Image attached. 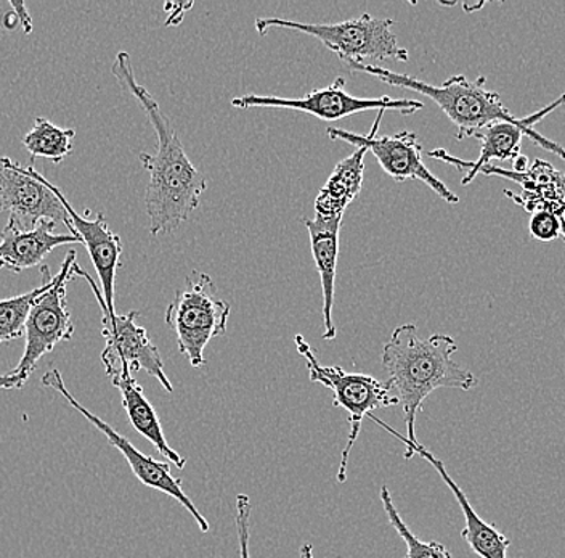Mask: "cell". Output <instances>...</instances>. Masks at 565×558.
Instances as JSON below:
<instances>
[{"instance_id":"1","label":"cell","mask_w":565,"mask_h":558,"mask_svg":"<svg viewBox=\"0 0 565 558\" xmlns=\"http://www.w3.org/2000/svg\"><path fill=\"white\" fill-rule=\"evenodd\" d=\"M111 73L121 90L139 102L157 134L154 155L140 154L141 165L150 175L145 190V210L150 218L151 235L172 234L200 207L201 197L206 192V179L190 161L174 127L153 95L137 83L127 52L116 55Z\"/></svg>"},{"instance_id":"2","label":"cell","mask_w":565,"mask_h":558,"mask_svg":"<svg viewBox=\"0 0 565 558\" xmlns=\"http://www.w3.org/2000/svg\"><path fill=\"white\" fill-rule=\"evenodd\" d=\"M457 341L450 335L434 334L419 338L415 324H404L392 331L381 355L387 370L392 393L402 404L405 414L406 438L416 440V417L423 402L439 388H457L469 391L477 379L471 370L455 362Z\"/></svg>"},{"instance_id":"3","label":"cell","mask_w":565,"mask_h":558,"mask_svg":"<svg viewBox=\"0 0 565 558\" xmlns=\"http://www.w3.org/2000/svg\"><path fill=\"white\" fill-rule=\"evenodd\" d=\"M344 65L352 72L370 74L388 86L404 87L430 98L457 127L458 140L475 137L493 123L522 122V116L512 115L510 109L504 107L500 94L486 90L487 80L483 76L469 81L465 74H458L448 77L440 86H433L408 74L391 72L383 66L356 62H348Z\"/></svg>"},{"instance_id":"4","label":"cell","mask_w":565,"mask_h":558,"mask_svg":"<svg viewBox=\"0 0 565 558\" xmlns=\"http://www.w3.org/2000/svg\"><path fill=\"white\" fill-rule=\"evenodd\" d=\"M298 31L309 34L320 41L328 51L334 52L342 63L363 60H397L408 62L409 54L398 44L394 33V21L376 19L370 13H363L359 19L341 21V23L312 24L285 19H257L256 31L265 36L270 30Z\"/></svg>"},{"instance_id":"5","label":"cell","mask_w":565,"mask_h":558,"mask_svg":"<svg viewBox=\"0 0 565 558\" xmlns=\"http://www.w3.org/2000/svg\"><path fill=\"white\" fill-rule=\"evenodd\" d=\"M230 313L232 307L218 298L214 281L204 272H194L186 278L185 288L177 289L166 309V324L174 330L179 351L194 369L206 364V346L227 331Z\"/></svg>"},{"instance_id":"6","label":"cell","mask_w":565,"mask_h":558,"mask_svg":"<svg viewBox=\"0 0 565 558\" xmlns=\"http://www.w3.org/2000/svg\"><path fill=\"white\" fill-rule=\"evenodd\" d=\"M295 341L299 355L306 359L310 381L323 385L324 388L333 391L334 408L344 409L349 414L351 432H349L348 444L342 451L338 470V482L344 483L348 478L349 455L353 444L359 440L363 419L373 414L376 409L394 408L398 404L397 398L392 393L387 381L374 379L366 373H349L339 366H323L302 335H296Z\"/></svg>"},{"instance_id":"7","label":"cell","mask_w":565,"mask_h":558,"mask_svg":"<svg viewBox=\"0 0 565 558\" xmlns=\"http://www.w3.org/2000/svg\"><path fill=\"white\" fill-rule=\"evenodd\" d=\"M76 267V252L71 250L66 254L62 270L55 275L53 287L31 307L24 325L26 345L20 362L12 370L18 379L28 381L38 367L39 360L52 352L58 343L70 341L73 338L74 324L71 320L66 288L70 282L77 277Z\"/></svg>"},{"instance_id":"8","label":"cell","mask_w":565,"mask_h":558,"mask_svg":"<svg viewBox=\"0 0 565 558\" xmlns=\"http://www.w3.org/2000/svg\"><path fill=\"white\" fill-rule=\"evenodd\" d=\"M232 107L250 108H280L302 112L317 116L323 122H338L356 113L371 112H397L401 115H415L422 112L424 105L409 98H360L345 91L344 77H338L331 86L309 92L300 98L271 97V95H243L232 101Z\"/></svg>"},{"instance_id":"9","label":"cell","mask_w":565,"mask_h":558,"mask_svg":"<svg viewBox=\"0 0 565 558\" xmlns=\"http://www.w3.org/2000/svg\"><path fill=\"white\" fill-rule=\"evenodd\" d=\"M42 383H44V387L52 388L56 393L62 394L71 408L76 409L81 415L86 417L88 422H90L98 432L104 434L106 440L109 441V444L121 452L141 485L157 489L159 493L168 494L169 497H172V499H175L177 503L189 510V514L192 515L198 526H200L201 531L210 533V522L201 515V512L198 510L193 501L186 496L182 487V480L174 478L169 462H159L157 459L151 457V455L143 454V452L137 450L124 434L116 432L109 423H106L100 417L95 415L94 412L88 411L86 406L81 404V402L73 397L68 388H66L65 380H63L58 369H52L49 370L47 373H44Z\"/></svg>"},{"instance_id":"10","label":"cell","mask_w":565,"mask_h":558,"mask_svg":"<svg viewBox=\"0 0 565 558\" xmlns=\"http://www.w3.org/2000/svg\"><path fill=\"white\" fill-rule=\"evenodd\" d=\"M3 211H9L10 224L20 231H31L42 221L63 222L71 231L68 213L51 180L34 165H20L7 157L0 160V213Z\"/></svg>"},{"instance_id":"11","label":"cell","mask_w":565,"mask_h":558,"mask_svg":"<svg viewBox=\"0 0 565 558\" xmlns=\"http://www.w3.org/2000/svg\"><path fill=\"white\" fill-rule=\"evenodd\" d=\"M384 113L377 112L376 122L371 127L370 134L360 136V134L349 133L339 127H330L327 130L331 140H342L353 145V147H363L376 157L381 168L397 182L405 180H419L426 183L434 193L447 201L448 204H458L459 197L451 192L447 186L437 176L429 171L423 161V145L418 143V136L412 130H402L394 136L377 137L381 119Z\"/></svg>"},{"instance_id":"12","label":"cell","mask_w":565,"mask_h":558,"mask_svg":"<svg viewBox=\"0 0 565 558\" xmlns=\"http://www.w3.org/2000/svg\"><path fill=\"white\" fill-rule=\"evenodd\" d=\"M563 105H565V94L551 102L547 107L539 109L533 115L524 116L521 123L500 122L487 126L486 129L480 130L475 136V139L480 140V144H482L479 158L476 161L459 160V158L448 154L444 148H436V150L429 151L427 157L433 158V160L447 162V165L457 168L458 171H465V178L461 180L462 186H469L476 176H479L480 169L483 166L492 165L493 160L507 161L521 157V140L524 136L530 137L533 144L539 145L543 150L550 151V154L565 160V148L563 145L546 139L545 136L535 130V126L539 123H542L550 113L563 107Z\"/></svg>"},{"instance_id":"13","label":"cell","mask_w":565,"mask_h":558,"mask_svg":"<svg viewBox=\"0 0 565 558\" xmlns=\"http://www.w3.org/2000/svg\"><path fill=\"white\" fill-rule=\"evenodd\" d=\"M139 317L137 310L129 314H116L115 319L104 324L102 335L105 338V348L102 351L106 376L109 379L119 376L122 370L130 373L145 370L150 377H154L168 393L174 391L171 380L164 370L161 352L151 343L147 330L136 320Z\"/></svg>"},{"instance_id":"14","label":"cell","mask_w":565,"mask_h":558,"mask_svg":"<svg viewBox=\"0 0 565 558\" xmlns=\"http://www.w3.org/2000/svg\"><path fill=\"white\" fill-rule=\"evenodd\" d=\"M53 189H55L56 196H58L66 213H68L71 221L70 234L77 236L81 243L86 246L92 264H94L98 278H100V289L104 293L106 310H108V317L102 319V323L108 324L116 316L115 281L116 271L121 266V236L111 231L104 213L90 218V211L87 210L86 213L79 214L71 207L70 201L65 199V193L58 187L53 186Z\"/></svg>"},{"instance_id":"15","label":"cell","mask_w":565,"mask_h":558,"mask_svg":"<svg viewBox=\"0 0 565 558\" xmlns=\"http://www.w3.org/2000/svg\"><path fill=\"white\" fill-rule=\"evenodd\" d=\"M369 419L376 422L377 425L383 427L386 432L394 434L395 438H398V440L405 444L404 457L406 461L415 457V455H419V457L429 462V464L437 470L445 485L450 487L451 493L457 497L466 520L465 529L461 531V538L468 543V546L475 550V554L480 558H508V549L511 547V540L508 539L503 533L498 531L497 526L492 525V523H487L483 518H480V515L477 514L475 507H472L468 497H466L465 491L455 483L450 473L445 468L444 462L439 461L433 452L427 451L418 441H409L408 438L402 436L401 433L395 432L392 427H388L383 420L377 419L376 415L370 414Z\"/></svg>"},{"instance_id":"16","label":"cell","mask_w":565,"mask_h":558,"mask_svg":"<svg viewBox=\"0 0 565 558\" xmlns=\"http://www.w3.org/2000/svg\"><path fill=\"white\" fill-rule=\"evenodd\" d=\"M479 175L500 176L521 183L522 193L512 196L510 190H504L508 199L522 204L529 213L546 210L556 217L565 218V175L554 169L550 162L536 160L532 168L524 172L507 171L493 165L483 166Z\"/></svg>"},{"instance_id":"17","label":"cell","mask_w":565,"mask_h":558,"mask_svg":"<svg viewBox=\"0 0 565 558\" xmlns=\"http://www.w3.org/2000/svg\"><path fill=\"white\" fill-rule=\"evenodd\" d=\"M55 222L42 221L31 231H20L7 222L0 232V263L7 271L20 272L38 267L45 257L63 245L81 243L77 236L55 234Z\"/></svg>"},{"instance_id":"18","label":"cell","mask_w":565,"mask_h":558,"mask_svg":"<svg viewBox=\"0 0 565 558\" xmlns=\"http://www.w3.org/2000/svg\"><path fill=\"white\" fill-rule=\"evenodd\" d=\"M303 225L309 231L310 249L318 275H320L321 293H323L324 340H334L335 325L333 320L335 274H338L339 235H341L342 218H303Z\"/></svg>"},{"instance_id":"19","label":"cell","mask_w":565,"mask_h":558,"mask_svg":"<svg viewBox=\"0 0 565 558\" xmlns=\"http://www.w3.org/2000/svg\"><path fill=\"white\" fill-rule=\"evenodd\" d=\"M111 383L121 393L124 409H126V414L134 429L141 436L147 438L157 448L159 454L168 459L169 464H174L179 470L185 468V457L169 446L157 411L145 397L143 388L140 387L139 381L134 379L132 373L129 370H122L119 376L113 377Z\"/></svg>"},{"instance_id":"20","label":"cell","mask_w":565,"mask_h":558,"mask_svg":"<svg viewBox=\"0 0 565 558\" xmlns=\"http://www.w3.org/2000/svg\"><path fill=\"white\" fill-rule=\"evenodd\" d=\"M369 150L356 147L351 157L335 165L333 175L327 180L316 199V214L323 218H344L363 187L365 157Z\"/></svg>"},{"instance_id":"21","label":"cell","mask_w":565,"mask_h":558,"mask_svg":"<svg viewBox=\"0 0 565 558\" xmlns=\"http://www.w3.org/2000/svg\"><path fill=\"white\" fill-rule=\"evenodd\" d=\"M42 282L38 288L13 298L0 299V345L24 337V325L34 303L55 284L47 266H42Z\"/></svg>"},{"instance_id":"22","label":"cell","mask_w":565,"mask_h":558,"mask_svg":"<svg viewBox=\"0 0 565 558\" xmlns=\"http://www.w3.org/2000/svg\"><path fill=\"white\" fill-rule=\"evenodd\" d=\"M76 130L71 127H58L47 118L35 119L30 133L23 137V145L31 158H47L53 162H62L73 150Z\"/></svg>"},{"instance_id":"23","label":"cell","mask_w":565,"mask_h":558,"mask_svg":"<svg viewBox=\"0 0 565 558\" xmlns=\"http://www.w3.org/2000/svg\"><path fill=\"white\" fill-rule=\"evenodd\" d=\"M380 497L388 522H391L397 535L405 543V558H454L450 550L444 544L437 543V540H423L418 536L413 535L412 529L406 526L404 518L398 514L397 507H395L394 501H392L391 491H388L386 485L381 487Z\"/></svg>"},{"instance_id":"24","label":"cell","mask_w":565,"mask_h":558,"mask_svg":"<svg viewBox=\"0 0 565 558\" xmlns=\"http://www.w3.org/2000/svg\"><path fill=\"white\" fill-rule=\"evenodd\" d=\"M561 219L551 211L540 210L532 213L529 222L530 235L539 242H553L561 236Z\"/></svg>"},{"instance_id":"25","label":"cell","mask_w":565,"mask_h":558,"mask_svg":"<svg viewBox=\"0 0 565 558\" xmlns=\"http://www.w3.org/2000/svg\"><path fill=\"white\" fill-rule=\"evenodd\" d=\"M250 501L246 494L236 497V528H238L239 558L249 556Z\"/></svg>"},{"instance_id":"26","label":"cell","mask_w":565,"mask_h":558,"mask_svg":"<svg viewBox=\"0 0 565 558\" xmlns=\"http://www.w3.org/2000/svg\"><path fill=\"white\" fill-rule=\"evenodd\" d=\"M10 7H12V12L15 13L18 21H20L23 33L30 34L33 31V20H31L30 13H28L26 3L10 0Z\"/></svg>"},{"instance_id":"27","label":"cell","mask_w":565,"mask_h":558,"mask_svg":"<svg viewBox=\"0 0 565 558\" xmlns=\"http://www.w3.org/2000/svg\"><path fill=\"white\" fill-rule=\"evenodd\" d=\"M26 381L18 379L12 372L0 373V390H20Z\"/></svg>"},{"instance_id":"28","label":"cell","mask_w":565,"mask_h":558,"mask_svg":"<svg viewBox=\"0 0 565 558\" xmlns=\"http://www.w3.org/2000/svg\"><path fill=\"white\" fill-rule=\"evenodd\" d=\"M17 24H20V21H18L15 13L10 12L3 17V28H6V30L13 31Z\"/></svg>"},{"instance_id":"29","label":"cell","mask_w":565,"mask_h":558,"mask_svg":"<svg viewBox=\"0 0 565 558\" xmlns=\"http://www.w3.org/2000/svg\"><path fill=\"white\" fill-rule=\"evenodd\" d=\"M300 557H302V558H316V557H313L312 544H303L302 550H300Z\"/></svg>"},{"instance_id":"30","label":"cell","mask_w":565,"mask_h":558,"mask_svg":"<svg viewBox=\"0 0 565 558\" xmlns=\"http://www.w3.org/2000/svg\"><path fill=\"white\" fill-rule=\"evenodd\" d=\"M561 236H563L565 242V218L561 219Z\"/></svg>"},{"instance_id":"31","label":"cell","mask_w":565,"mask_h":558,"mask_svg":"<svg viewBox=\"0 0 565 558\" xmlns=\"http://www.w3.org/2000/svg\"><path fill=\"white\" fill-rule=\"evenodd\" d=\"M0 270H6V266H3V263H0Z\"/></svg>"}]
</instances>
